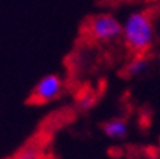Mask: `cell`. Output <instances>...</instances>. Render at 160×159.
<instances>
[{
  "label": "cell",
  "mask_w": 160,
  "mask_h": 159,
  "mask_svg": "<svg viewBox=\"0 0 160 159\" xmlns=\"http://www.w3.org/2000/svg\"><path fill=\"white\" fill-rule=\"evenodd\" d=\"M95 104V98L92 95H86V96H82L79 99V107L82 109H89L92 108V105Z\"/></svg>",
  "instance_id": "7"
},
{
  "label": "cell",
  "mask_w": 160,
  "mask_h": 159,
  "mask_svg": "<svg viewBox=\"0 0 160 159\" xmlns=\"http://www.w3.org/2000/svg\"><path fill=\"white\" fill-rule=\"evenodd\" d=\"M86 34L96 42H109L122 37V24L111 13L93 15L86 22Z\"/></svg>",
  "instance_id": "2"
},
{
  "label": "cell",
  "mask_w": 160,
  "mask_h": 159,
  "mask_svg": "<svg viewBox=\"0 0 160 159\" xmlns=\"http://www.w3.org/2000/svg\"><path fill=\"white\" fill-rule=\"evenodd\" d=\"M63 92V80L58 75L44 76L32 89L29 96L31 104H48L57 99Z\"/></svg>",
  "instance_id": "3"
},
{
  "label": "cell",
  "mask_w": 160,
  "mask_h": 159,
  "mask_svg": "<svg viewBox=\"0 0 160 159\" xmlns=\"http://www.w3.org/2000/svg\"><path fill=\"white\" fill-rule=\"evenodd\" d=\"M148 66H150V60L146 56H135L124 67V73L128 77H135V76L143 75L148 69Z\"/></svg>",
  "instance_id": "5"
},
{
  "label": "cell",
  "mask_w": 160,
  "mask_h": 159,
  "mask_svg": "<svg viewBox=\"0 0 160 159\" xmlns=\"http://www.w3.org/2000/svg\"><path fill=\"white\" fill-rule=\"evenodd\" d=\"M38 158H39V151L37 147H25L23 151H21L12 159H38Z\"/></svg>",
  "instance_id": "6"
},
{
  "label": "cell",
  "mask_w": 160,
  "mask_h": 159,
  "mask_svg": "<svg viewBox=\"0 0 160 159\" xmlns=\"http://www.w3.org/2000/svg\"><path fill=\"white\" fill-rule=\"evenodd\" d=\"M122 38L134 56H146L154 42V21L148 10L134 12L122 25Z\"/></svg>",
  "instance_id": "1"
},
{
  "label": "cell",
  "mask_w": 160,
  "mask_h": 159,
  "mask_svg": "<svg viewBox=\"0 0 160 159\" xmlns=\"http://www.w3.org/2000/svg\"><path fill=\"white\" fill-rule=\"evenodd\" d=\"M102 131L109 139H124L128 133V124L122 118H112L102 124Z\"/></svg>",
  "instance_id": "4"
}]
</instances>
